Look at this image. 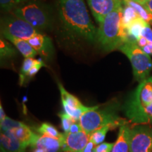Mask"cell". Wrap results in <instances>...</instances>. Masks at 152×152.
Listing matches in <instances>:
<instances>
[{
  "label": "cell",
  "instance_id": "6da1fadb",
  "mask_svg": "<svg viewBox=\"0 0 152 152\" xmlns=\"http://www.w3.org/2000/svg\"><path fill=\"white\" fill-rule=\"evenodd\" d=\"M58 4L60 19L66 30L89 42L96 39L97 31L84 0H58Z\"/></svg>",
  "mask_w": 152,
  "mask_h": 152
},
{
  "label": "cell",
  "instance_id": "7a4b0ae2",
  "mask_svg": "<svg viewBox=\"0 0 152 152\" xmlns=\"http://www.w3.org/2000/svg\"><path fill=\"white\" fill-rule=\"evenodd\" d=\"M124 111L131 122L145 124L152 119V76L140 83L125 103Z\"/></svg>",
  "mask_w": 152,
  "mask_h": 152
},
{
  "label": "cell",
  "instance_id": "3957f363",
  "mask_svg": "<svg viewBox=\"0 0 152 152\" xmlns=\"http://www.w3.org/2000/svg\"><path fill=\"white\" fill-rule=\"evenodd\" d=\"M123 7L113 11L100 23L97 30L98 42L106 52L118 49L125 42L130 40L128 30L121 26Z\"/></svg>",
  "mask_w": 152,
  "mask_h": 152
},
{
  "label": "cell",
  "instance_id": "277c9868",
  "mask_svg": "<svg viewBox=\"0 0 152 152\" xmlns=\"http://www.w3.org/2000/svg\"><path fill=\"white\" fill-rule=\"evenodd\" d=\"M119 107L116 102H109L102 107L97 106L95 109L85 112L82 115L80 125L85 132L90 134L106 125H111L113 130L120 128L126 122L119 116Z\"/></svg>",
  "mask_w": 152,
  "mask_h": 152
},
{
  "label": "cell",
  "instance_id": "5b68a950",
  "mask_svg": "<svg viewBox=\"0 0 152 152\" xmlns=\"http://www.w3.org/2000/svg\"><path fill=\"white\" fill-rule=\"evenodd\" d=\"M118 49L130 60L133 75L137 81L141 83L149 77L152 70V60L149 55L138 46L136 42H125Z\"/></svg>",
  "mask_w": 152,
  "mask_h": 152
},
{
  "label": "cell",
  "instance_id": "8992f818",
  "mask_svg": "<svg viewBox=\"0 0 152 152\" xmlns=\"http://www.w3.org/2000/svg\"><path fill=\"white\" fill-rule=\"evenodd\" d=\"M16 16L26 20L38 31L51 27L52 18L48 9L38 1H30L15 9Z\"/></svg>",
  "mask_w": 152,
  "mask_h": 152
},
{
  "label": "cell",
  "instance_id": "52a82bcc",
  "mask_svg": "<svg viewBox=\"0 0 152 152\" xmlns=\"http://www.w3.org/2000/svg\"><path fill=\"white\" fill-rule=\"evenodd\" d=\"M1 33L2 35H8L28 40L39 32L26 20L15 16L6 17L1 20Z\"/></svg>",
  "mask_w": 152,
  "mask_h": 152
},
{
  "label": "cell",
  "instance_id": "ba28073f",
  "mask_svg": "<svg viewBox=\"0 0 152 152\" xmlns=\"http://www.w3.org/2000/svg\"><path fill=\"white\" fill-rule=\"evenodd\" d=\"M58 86L61 92V98L64 112L72 118L74 122H79L82 115L85 112L92 111L97 107V106H84L76 96L66 90L60 83H58Z\"/></svg>",
  "mask_w": 152,
  "mask_h": 152
},
{
  "label": "cell",
  "instance_id": "9c48e42d",
  "mask_svg": "<svg viewBox=\"0 0 152 152\" xmlns=\"http://www.w3.org/2000/svg\"><path fill=\"white\" fill-rule=\"evenodd\" d=\"M129 152H152V132L149 127L140 125L131 129Z\"/></svg>",
  "mask_w": 152,
  "mask_h": 152
},
{
  "label": "cell",
  "instance_id": "30bf717a",
  "mask_svg": "<svg viewBox=\"0 0 152 152\" xmlns=\"http://www.w3.org/2000/svg\"><path fill=\"white\" fill-rule=\"evenodd\" d=\"M62 152H83L90 140V134L84 130L77 133L64 132L61 139Z\"/></svg>",
  "mask_w": 152,
  "mask_h": 152
},
{
  "label": "cell",
  "instance_id": "8fae6325",
  "mask_svg": "<svg viewBox=\"0 0 152 152\" xmlns=\"http://www.w3.org/2000/svg\"><path fill=\"white\" fill-rule=\"evenodd\" d=\"M94 18L99 24L108 15L122 7V0H87Z\"/></svg>",
  "mask_w": 152,
  "mask_h": 152
},
{
  "label": "cell",
  "instance_id": "7c38bea8",
  "mask_svg": "<svg viewBox=\"0 0 152 152\" xmlns=\"http://www.w3.org/2000/svg\"><path fill=\"white\" fill-rule=\"evenodd\" d=\"M28 42L37 54L48 58L52 55L53 45L51 39L47 35L38 33L28 39Z\"/></svg>",
  "mask_w": 152,
  "mask_h": 152
},
{
  "label": "cell",
  "instance_id": "4fadbf2b",
  "mask_svg": "<svg viewBox=\"0 0 152 152\" xmlns=\"http://www.w3.org/2000/svg\"><path fill=\"white\" fill-rule=\"evenodd\" d=\"M1 152H25L26 147L10 130L1 132Z\"/></svg>",
  "mask_w": 152,
  "mask_h": 152
},
{
  "label": "cell",
  "instance_id": "5bb4252c",
  "mask_svg": "<svg viewBox=\"0 0 152 152\" xmlns=\"http://www.w3.org/2000/svg\"><path fill=\"white\" fill-rule=\"evenodd\" d=\"M10 131L26 147H35L36 142L39 135L34 132L28 125L24 124L21 127L13 129Z\"/></svg>",
  "mask_w": 152,
  "mask_h": 152
},
{
  "label": "cell",
  "instance_id": "9a60e30c",
  "mask_svg": "<svg viewBox=\"0 0 152 152\" xmlns=\"http://www.w3.org/2000/svg\"><path fill=\"white\" fill-rule=\"evenodd\" d=\"M130 129L125 123L119 128L118 138L113 144L111 152H129L130 151Z\"/></svg>",
  "mask_w": 152,
  "mask_h": 152
},
{
  "label": "cell",
  "instance_id": "2e32d148",
  "mask_svg": "<svg viewBox=\"0 0 152 152\" xmlns=\"http://www.w3.org/2000/svg\"><path fill=\"white\" fill-rule=\"evenodd\" d=\"M3 36L5 39H7L10 41L16 47L17 49L21 53V54L25 58H33L36 56V54H37V52L30 45L28 40H25V39L8 35Z\"/></svg>",
  "mask_w": 152,
  "mask_h": 152
},
{
  "label": "cell",
  "instance_id": "e0dca14e",
  "mask_svg": "<svg viewBox=\"0 0 152 152\" xmlns=\"http://www.w3.org/2000/svg\"><path fill=\"white\" fill-rule=\"evenodd\" d=\"M61 140L42 135L38 138L35 147L43 149L46 152H58L61 151Z\"/></svg>",
  "mask_w": 152,
  "mask_h": 152
},
{
  "label": "cell",
  "instance_id": "ac0fdd59",
  "mask_svg": "<svg viewBox=\"0 0 152 152\" xmlns=\"http://www.w3.org/2000/svg\"><path fill=\"white\" fill-rule=\"evenodd\" d=\"M147 25L149 24L144 21L140 17L134 20L127 29L130 40L137 42L139 37L142 35V31Z\"/></svg>",
  "mask_w": 152,
  "mask_h": 152
},
{
  "label": "cell",
  "instance_id": "d6986e66",
  "mask_svg": "<svg viewBox=\"0 0 152 152\" xmlns=\"http://www.w3.org/2000/svg\"><path fill=\"white\" fill-rule=\"evenodd\" d=\"M123 1L125 4L130 6L135 9L140 18L143 19L144 21L147 22L148 24L152 26V14L145 8L144 5L140 4L132 1V0H123Z\"/></svg>",
  "mask_w": 152,
  "mask_h": 152
},
{
  "label": "cell",
  "instance_id": "ffe728a7",
  "mask_svg": "<svg viewBox=\"0 0 152 152\" xmlns=\"http://www.w3.org/2000/svg\"><path fill=\"white\" fill-rule=\"evenodd\" d=\"M125 5L124 9H123L122 17H121V26L125 29H128L130 25L140 16L134 8L129 5Z\"/></svg>",
  "mask_w": 152,
  "mask_h": 152
},
{
  "label": "cell",
  "instance_id": "44dd1931",
  "mask_svg": "<svg viewBox=\"0 0 152 152\" xmlns=\"http://www.w3.org/2000/svg\"><path fill=\"white\" fill-rule=\"evenodd\" d=\"M36 130L42 135L50 137L55 139H59V140H61L63 135H64V134L57 130V129L54 125L49 123H42V125Z\"/></svg>",
  "mask_w": 152,
  "mask_h": 152
},
{
  "label": "cell",
  "instance_id": "7402d4cb",
  "mask_svg": "<svg viewBox=\"0 0 152 152\" xmlns=\"http://www.w3.org/2000/svg\"><path fill=\"white\" fill-rule=\"evenodd\" d=\"M37 60V59H35L33 58H25L20 73H19V83L20 85H23L26 82V80L28 79L27 76L28 72L35 65Z\"/></svg>",
  "mask_w": 152,
  "mask_h": 152
},
{
  "label": "cell",
  "instance_id": "603a6c76",
  "mask_svg": "<svg viewBox=\"0 0 152 152\" xmlns=\"http://www.w3.org/2000/svg\"><path fill=\"white\" fill-rule=\"evenodd\" d=\"M110 130H113L111 125H106L99 130H95L90 134V141H92L96 146L103 143L108 131Z\"/></svg>",
  "mask_w": 152,
  "mask_h": 152
},
{
  "label": "cell",
  "instance_id": "cb8c5ba5",
  "mask_svg": "<svg viewBox=\"0 0 152 152\" xmlns=\"http://www.w3.org/2000/svg\"><path fill=\"white\" fill-rule=\"evenodd\" d=\"M142 35L147 39V42L145 46L141 48L144 52L149 55H152V29L150 25H147L142 33Z\"/></svg>",
  "mask_w": 152,
  "mask_h": 152
},
{
  "label": "cell",
  "instance_id": "d4e9b609",
  "mask_svg": "<svg viewBox=\"0 0 152 152\" xmlns=\"http://www.w3.org/2000/svg\"><path fill=\"white\" fill-rule=\"evenodd\" d=\"M15 49L9 42H7L3 38L0 39V54L1 58H9L15 54Z\"/></svg>",
  "mask_w": 152,
  "mask_h": 152
},
{
  "label": "cell",
  "instance_id": "484cf974",
  "mask_svg": "<svg viewBox=\"0 0 152 152\" xmlns=\"http://www.w3.org/2000/svg\"><path fill=\"white\" fill-rule=\"evenodd\" d=\"M0 122H1V132L11 130L13 129L21 127L24 125L23 123L14 121V120H12L7 116L4 121H0Z\"/></svg>",
  "mask_w": 152,
  "mask_h": 152
},
{
  "label": "cell",
  "instance_id": "4316f807",
  "mask_svg": "<svg viewBox=\"0 0 152 152\" xmlns=\"http://www.w3.org/2000/svg\"><path fill=\"white\" fill-rule=\"evenodd\" d=\"M27 1L28 0H0V4L4 10L10 11L23 4Z\"/></svg>",
  "mask_w": 152,
  "mask_h": 152
},
{
  "label": "cell",
  "instance_id": "83f0119b",
  "mask_svg": "<svg viewBox=\"0 0 152 152\" xmlns=\"http://www.w3.org/2000/svg\"><path fill=\"white\" fill-rule=\"evenodd\" d=\"M58 116L60 117L61 121V127L64 132H68L71 125L74 123L73 120L66 112H61L58 113Z\"/></svg>",
  "mask_w": 152,
  "mask_h": 152
},
{
  "label": "cell",
  "instance_id": "f1b7e54d",
  "mask_svg": "<svg viewBox=\"0 0 152 152\" xmlns=\"http://www.w3.org/2000/svg\"><path fill=\"white\" fill-rule=\"evenodd\" d=\"M43 66H46L45 63H44L41 59H37V61H36L35 64V65L32 67L30 71L28 72L27 76L28 78H32V77H33L34 76L38 73L39 69H40L42 67H43Z\"/></svg>",
  "mask_w": 152,
  "mask_h": 152
},
{
  "label": "cell",
  "instance_id": "f546056e",
  "mask_svg": "<svg viewBox=\"0 0 152 152\" xmlns=\"http://www.w3.org/2000/svg\"><path fill=\"white\" fill-rule=\"evenodd\" d=\"M114 143H108V142H103V143L96 145L95 147V151L96 152H111L113 149Z\"/></svg>",
  "mask_w": 152,
  "mask_h": 152
},
{
  "label": "cell",
  "instance_id": "4dcf8cb0",
  "mask_svg": "<svg viewBox=\"0 0 152 152\" xmlns=\"http://www.w3.org/2000/svg\"><path fill=\"white\" fill-rule=\"evenodd\" d=\"M83 128H82L81 125H80L79 122H74L73 124L71 125V128H70L69 132L70 133H77L79 132L83 131Z\"/></svg>",
  "mask_w": 152,
  "mask_h": 152
},
{
  "label": "cell",
  "instance_id": "1f68e13d",
  "mask_svg": "<svg viewBox=\"0 0 152 152\" xmlns=\"http://www.w3.org/2000/svg\"><path fill=\"white\" fill-rule=\"evenodd\" d=\"M95 147H96V145L90 140V142H88V144H87V145L86 146V147H85V149L83 152H92L93 150L94 149Z\"/></svg>",
  "mask_w": 152,
  "mask_h": 152
},
{
  "label": "cell",
  "instance_id": "d6a6232c",
  "mask_svg": "<svg viewBox=\"0 0 152 152\" xmlns=\"http://www.w3.org/2000/svg\"><path fill=\"white\" fill-rule=\"evenodd\" d=\"M6 117H7V115H6L5 112L3 109L2 105H1V104H0V121H4V120L6 118Z\"/></svg>",
  "mask_w": 152,
  "mask_h": 152
},
{
  "label": "cell",
  "instance_id": "836d02e7",
  "mask_svg": "<svg viewBox=\"0 0 152 152\" xmlns=\"http://www.w3.org/2000/svg\"><path fill=\"white\" fill-rule=\"evenodd\" d=\"M145 8L152 14V0H148L147 2L144 5Z\"/></svg>",
  "mask_w": 152,
  "mask_h": 152
},
{
  "label": "cell",
  "instance_id": "e575fe53",
  "mask_svg": "<svg viewBox=\"0 0 152 152\" xmlns=\"http://www.w3.org/2000/svg\"><path fill=\"white\" fill-rule=\"evenodd\" d=\"M134 1H136V2L139 3V4H140L144 5L147 2L148 0H134Z\"/></svg>",
  "mask_w": 152,
  "mask_h": 152
},
{
  "label": "cell",
  "instance_id": "d590c367",
  "mask_svg": "<svg viewBox=\"0 0 152 152\" xmlns=\"http://www.w3.org/2000/svg\"><path fill=\"white\" fill-rule=\"evenodd\" d=\"M33 152H46L45 150L43 149H41V148H36V149L34 150Z\"/></svg>",
  "mask_w": 152,
  "mask_h": 152
},
{
  "label": "cell",
  "instance_id": "8d00e7d4",
  "mask_svg": "<svg viewBox=\"0 0 152 152\" xmlns=\"http://www.w3.org/2000/svg\"><path fill=\"white\" fill-rule=\"evenodd\" d=\"M92 152H96V151H95V148H94V149L93 150V151H92Z\"/></svg>",
  "mask_w": 152,
  "mask_h": 152
},
{
  "label": "cell",
  "instance_id": "74e56055",
  "mask_svg": "<svg viewBox=\"0 0 152 152\" xmlns=\"http://www.w3.org/2000/svg\"><path fill=\"white\" fill-rule=\"evenodd\" d=\"M132 1H134V0H132Z\"/></svg>",
  "mask_w": 152,
  "mask_h": 152
}]
</instances>
